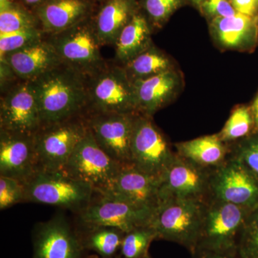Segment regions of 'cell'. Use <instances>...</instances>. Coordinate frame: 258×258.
Masks as SVG:
<instances>
[{"label": "cell", "mask_w": 258, "mask_h": 258, "mask_svg": "<svg viewBox=\"0 0 258 258\" xmlns=\"http://www.w3.org/2000/svg\"><path fill=\"white\" fill-rule=\"evenodd\" d=\"M30 82L42 125L87 114V78L63 62Z\"/></svg>", "instance_id": "obj_1"}, {"label": "cell", "mask_w": 258, "mask_h": 258, "mask_svg": "<svg viewBox=\"0 0 258 258\" xmlns=\"http://www.w3.org/2000/svg\"><path fill=\"white\" fill-rule=\"evenodd\" d=\"M205 200L169 198L154 210L149 225L157 240L175 242L192 254L198 248Z\"/></svg>", "instance_id": "obj_2"}, {"label": "cell", "mask_w": 258, "mask_h": 258, "mask_svg": "<svg viewBox=\"0 0 258 258\" xmlns=\"http://www.w3.org/2000/svg\"><path fill=\"white\" fill-rule=\"evenodd\" d=\"M25 203L44 204L81 213L92 201L94 188L63 171H38L25 183Z\"/></svg>", "instance_id": "obj_3"}, {"label": "cell", "mask_w": 258, "mask_h": 258, "mask_svg": "<svg viewBox=\"0 0 258 258\" xmlns=\"http://www.w3.org/2000/svg\"><path fill=\"white\" fill-rule=\"evenodd\" d=\"M252 212L212 198L205 203L197 250L237 254L241 233Z\"/></svg>", "instance_id": "obj_4"}, {"label": "cell", "mask_w": 258, "mask_h": 258, "mask_svg": "<svg viewBox=\"0 0 258 258\" xmlns=\"http://www.w3.org/2000/svg\"><path fill=\"white\" fill-rule=\"evenodd\" d=\"M88 113L137 114L133 83L123 66L107 62L87 79Z\"/></svg>", "instance_id": "obj_5"}, {"label": "cell", "mask_w": 258, "mask_h": 258, "mask_svg": "<svg viewBox=\"0 0 258 258\" xmlns=\"http://www.w3.org/2000/svg\"><path fill=\"white\" fill-rule=\"evenodd\" d=\"M46 39L62 62L87 79L107 63L101 55L94 24L87 19L64 31L49 35Z\"/></svg>", "instance_id": "obj_6"}, {"label": "cell", "mask_w": 258, "mask_h": 258, "mask_svg": "<svg viewBox=\"0 0 258 258\" xmlns=\"http://www.w3.org/2000/svg\"><path fill=\"white\" fill-rule=\"evenodd\" d=\"M86 115L42 125L34 134L38 171H62L75 148L87 133Z\"/></svg>", "instance_id": "obj_7"}, {"label": "cell", "mask_w": 258, "mask_h": 258, "mask_svg": "<svg viewBox=\"0 0 258 258\" xmlns=\"http://www.w3.org/2000/svg\"><path fill=\"white\" fill-rule=\"evenodd\" d=\"M176 153L152 117L138 113L134 118L132 142V165L160 180Z\"/></svg>", "instance_id": "obj_8"}, {"label": "cell", "mask_w": 258, "mask_h": 258, "mask_svg": "<svg viewBox=\"0 0 258 258\" xmlns=\"http://www.w3.org/2000/svg\"><path fill=\"white\" fill-rule=\"evenodd\" d=\"M123 166L98 146L88 128L62 171L73 179L91 184L96 192H101L111 184Z\"/></svg>", "instance_id": "obj_9"}, {"label": "cell", "mask_w": 258, "mask_h": 258, "mask_svg": "<svg viewBox=\"0 0 258 258\" xmlns=\"http://www.w3.org/2000/svg\"><path fill=\"white\" fill-rule=\"evenodd\" d=\"M32 258H87L79 232L64 214L37 222L31 234Z\"/></svg>", "instance_id": "obj_10"}, {"label": "cell", "mask_w": 258, "mask_h": 258, "mask_svg": "<svg viewBox=\"0 0 258 258\" xmlns=\"http://www.w3.org/2000/svg\"><path fill=\"white\" fill-rule=\"evenodd\" d=\"M210 195L212 198L248 209L258 208V180L232 156L212 170Z\"/></svg>", "instance_id": "obj_11"}, {"label": "cell", "mask_w": 258, "mask_h": 258, "mask_svg": "<svg viewBox=\"0 0 258 258\" xmlns=\"http://www.w3.org/2000/svg\"><path fill=\"white\" fill-rule=\"evenodd\" d=\"M136 115L108 113L86 115L88 128L97 144L121 165H132V142Z\"/></svg>", "instance_id": "obj_12"}, {"label": "cell", "mask_w": 258, "mask_h": 258, "mask_svg": "<svg viewBox=\"0 0 258 258\" xmlns=\"http://www.w3.org/2000/svg\"><path fill=\"white\" fill-rule=\"evenodd\" d=\"M42 126L38 104L30 81L19 80L7 87L0 100V129L35 134Z\"/></svg>", "instance_id": "obj_13"}, {"label": "cell", "mask_w": 258, "mask_h": 258, "mask_svg": "<svg viewBox=\"0 0 258 258\" xmlns=\"http://www.w3.org/2000/svg\"><path fill=\"white\" fill-rule=\"evenodd\" d=\"M154 210L96 192L87 208L76 215L79 225L107 226L127 232L135 227L149 225Z\"/></svg>", "instance_id": "obj_14"}, {"label": "cell", "mask_w": 258, "mask_h": 258, "mask_svg": "<svg viewBox=\"0 0 258 258\" xmlns=\"http://www.w3.org/2000/svg\"><path fill=\"white\" fill-rule=\"evenodd\" d=\"M212 171L176 154L161 179V202L169 198L205 200Z\"/></svg>", "instance_id": "obj_15"}, {"label": "cell", "mask_w": 258, "mask_h": 258, "mask_svg": "<svg viewBox=\"0 0 258 258\" xmlns=\"http://www.w3.org/2000/svg\"><path fill=\"white\" fill-rule=\"evenodd\" d=\"M161 181L133 165L122 166L111 184L101 192L141 208L156 210L161 203Z\"/></svg>", "instance_id": "obj_16"}, {"label": "cell", "mask_w": 258, "mask_h": 258, "mask_svg": "<svg viewBox=\"0 0 258 258\" xmlns=\"http://www.w3.org/2000/svg\"><path fill=\"white\" fill-rule=\"evenodd\" d=\"M38 170L34 134L0 129V176L25 183Z\"/></svg>", "instance_id": "obj_17"}, {"label": "cell", "mask_w": 258, "mask_h": 258, "mask_svg": "<svg viewBox=\"0 0 258 258\" xmlns=\"http://www.w3.org/2000/svg\"><path fill=\"white\" fill-rule=\"evenodd\" d=\"M139 113L152 117L171 103L181 91V74L175 69L133 83Z\"/></svg>", "instance_id": "obj_18"}, {"label": "cell", "mask_w": 258, "mask_h": 258, "mask_svg": "<svg viewBox=\"0 0 258 258\" xmlns=\"http://www.w3.org/2000/svg\"><path fill=\"white\" fill-rule=\"evenodd\" d=\"M19 80L32 81L62 62L46 38L1 57Z\"/></svg>", "instance_id": "obj_19"}, {"label": "cell", "mask_w": 258, "mask_h": 258, "mask_svg": "<svg viewBox=\"0 0 258 258\" xmlns=\"http://www.w3.org/2000/svg\"><path fill=\"white\" fill-rule=\"evenodd\" d=\"M89 5L85 0H50L37 12L45 35L64 31L88 18Z\"/></svg>", "instance_id": "obj_20"}, {"label": "cell", "mask_w": 258, "mask_h": 258, "mask_svg": "<svg viewBox=\"0 0 258 258\" xmlns=\"http://www.w3.org/2000/svg\"><path fill=\"white\" fill-rule=\"evenodd\" d=\"M175 147L180 157L209 170L221 166L230 154L229 144L224 142L218 134L179 142Z\"/></svg>", "instance_id": "obj_21"}, {"label": "cell", "mask_w": 258, "mask_h": 258, "mask_svg": "<svg viewBox=\"0 0 258 258\" xmlns=\"http://www.w3.org/2000/svg\"><path fill=\"white\" fill-rule=\"evenodd\" d=\"M210 30L217 45L230 50H241L257 35L255 18L237 13L228 18L212 19Z\"/></svg>", "instance_id": "obj_22"}, {"label": "cell", "mask_w": 258, "mask_h": 258, "mask_svg": "<svg viewBox=\"0 0 258 258\" xmlns=\"http://www.w3.org/2000/svg\"><path fill=\"white\" fill-rule=\"evenodd\" d=\"M136 13L134 0H108L93 23L101 46H113L120 32Z\"/></svg>", "instance_id": "obj_23"}, {"label": "cell", "mask_w": 258, "mask_h": 258, "mask_svg": "<svg viewBox=\"0 0 258 258\" xmlns=\"http://www.w3.org/2000/svg\"><path fill=\"white\" fill-rule=\"evenodd\" d=\"M152 45L150 27L147 19L136 13L120 32L113 45L115 60L123 66Z\"/></svg>", "instance_id": "obj_24"}, {"label": "cell", "mask_w": 258, "mask_h": 258, "mask_svg": "<svg viewBox=\"0 0 258 258\" xmlns=\"http://www.w3.org/2000/svg\"><path fill=\"white\" fill-rule=\"evenodd\" d=\"M86 252H93L99 258H118L125 232L107 226L76 227Z\"/></svg>", "instance_id": "obj_25"}, {"label": "cell", "mask_w": 258, "mask_h": 258, "mask_svg": "<svg viewBox=\"0 0 258 258\" xmlns=\"http://www.w3.org/2000/svg\"><path fill=\"white\" fill-rule=\"evenodd\" d=\"M122 66L132 83L174 69L170 58L153 45Z\"/></svg>", "instance_id": "obj_26"}, {"label": "cell", "mask_w": 258, "mask_h": 258, "mask_svg": "<svg viewBox=\"0 0 258 258\" xmlns=\"http://www.w3.org/2000/svg\"><path fill=\"white\" fill-rule=\"evenodd\" d=\"M157 234L150 225L135 227L125 232L120 244L118 258H145Z\"/></svg>", "instance_id": "obj_27"}, {"label": "cell", "mask_w": 258, "mask_h": 258, "mask_svg": "<svg viewBox=\"0 0 258 258\" xmlns=\"http://www.w3.org/2000/svg\"><path fill=\"white\" fill-rule=\"evenodd\" d=\"M254 126L253 115L251 108L239 106L232 111L221 132L220 139L229 144L247 138Z\"/></svg>", "instance_id": "obj_28"}, {"label": "cell", "mask_w": 258, "mask_h": 258, "mask_svg": "<svg viewBox=\"0 0 258 258\" xmlns=\"http://www.w3.org/2000/svg\"><path fill=\"white\" fill-rule=\"evenodd\" d=\"M41 28L25 29L10 33L0 35V56L15 52L32 44L40 41L44 37Z\"/></svg>", "instance_id": "obj_29"}, {"label": "cell", "mask_w": 258, "mask_h": 258, "mask_svg": "<svg viewBox=\"0 0 258 258\" xmlns=\"http://www.w3.org/2000/svg\"><path fill=\"white\" fill-rule=\"evenodd\" d=\"M237 254L241 258H258V208L251 212L245 222Z\"/></svg>", "instance_id": "obj_30"}, {"label": "cell", "mask_w": 258, "mask_h": 258, "mask_svg": "<svg viewBox=\"0 0 258 258\" xmlns=\"http://www.w3.org/2000/svg\"><path fill=\"white\" fill-rule=\"evenodd\" d=\"M37 28V21L30 13L16 6L0 12V35Z\"/></svg>", "instance_id": "obj_31"}, {"label": "cell", "mask_w": 258, "mask_h": 258, "mask_svg": "<svg viewBox=\"0 0 258 258\" xmlns=\"http://www.w3.org/2000/svg\"><path fill=\"white\" fill-rule=\"evenodd\" d=\"M25 184L20 180L0 176V210H7L17 205L25 203Z\"/></svg>", "instance_id": "obj_32"}, {"label": "cell", "mask_w": 258, "mask_h": 258, "mask_svg": "<svg viewBox=\"0 0 258 258\" xmlns=\"http://www.w3.org/2000/svg\"><path fill=\"white\" fill-rule=\"evenodd\" d=\"M258 180V135L241 141L231 154Z\"/></svg>", "instance_id": "obj_33"}, {"label": "cell", "mask_w": 258, "mask_h": 258, "mask_svg": "<svg viewBox=\"0 0 258 258\" xmlns=\"http://www.w3.org/2000/svg\"><path fill=\"white\" fill-rule=\"evenodd\" d=\"M182 0H144V8L154 24L161 25L181 5Z\"/></svg>", "instance_id": "obj_34"}, {"label": "cell", "mask_w": 258, "mask_h": 258, "mask_svg": "<svg viewBox=\"0 0 258 258\" xmlns=\"http://www.w3.org/2000/svg\"><path fill=\"white\" fill-rule=\"evenodd\" d=\"M200 7L203 13L212 19L228 18L237 13L230 0H205Z\"/></svg>", "instance_id": "obj_35"}, {"label": "cell", "mask_w": 258, "mask_h": 258, "mask_svg": "<svg viewBox=\"0 0 258 258\" xmlns=\"http://www.w3.org/2000/svg\"><path fill=\"white\" fill-rule=\"evenodd\" d=\"M237 13L255 18L258 13V0H230Z\"/></svg>", "instance_id": "obj_36"}, {"label": "cell", "mask_w": 258, "mask_h": 258, "mask_svg": "<svg viewBox=\"0 0 258 258\" xmlns=\"http://www.w3.org/2000/svg\"><path fill=\"white\" fill-rule=\"evenodd\" d=\"M191 258H241L238 254L221 253L208 250H196Z\"/></svg>", "instance_id": "obj_37"}, {"label": "cell", "mask_w": 258, "mask_h": 258, "mask_svg": "<svg viewBox=\"0 0 258 258\" xmlns=\"http://www.w3.org/2000/svg\"><path fill=\"white\" fill-rule=\"evenodd\" d=\"M251 110H252V115H253L254 127L258 131V97L254 100Z\"/></svg>", "instance_id": "obj_38"}, {"label": "cell", "mask_w": 258, "mask_h": 258, "mask_svg": "<svg viewBox=\"0 0 258 258\" xmlns=\"http://www.w3.org/2000/svg\"><path fill=\"white\" fill-rule=\"evenodd\" d=\"M14 6L13 0H0V12L5 11Z\"/></svg>", "instance_id": "obj_39"}, {"label": "cell", "mask_w": 258, "mask_h": 258, "mask_svg": "<svg viewBox=\"0 0 258 258\" xmlns=\"http://www.w3.org/2000/svg\"><path fill=\"white\" fill-rule=\"evenodd\" d=\"M23 1L29 5H35L41 3L42 0H23Z\"/></svg>", "instance_id": "obj_40"}, {"label": "cell", "mask_w": 258, "mask_h": 258, "mask_svg": "<svg viewBox=\"0 0 258 258\" xmlns=\"http://www.w3.org/2000/svg\"><path fill=\"white\" fill-rule=\"evenodd\" d=\"M205 0H191L193 3H195V5H198L199 6H200Z\"/></svg>", "instance_id": "obj_41"}, {"label": "cell", "mask_w": 258, "mask_h": 258, "mask_svg": "<svg viewBox=\"0 0 258 258\" xmlns=\"http://www.w3.org/2000/svg\"><path fill=\"white\" fill-rule=\"evenodd\" d=\"M255 21H256V26H257V33L258 36V13L257 15V17H255Z\"/></svg>", "instance_id": "obj_42"}, {"label": "cell", "mask_w": 258, "mask_h": 258, "mask_svg": "<svg viewBox=\"0 0 258 258\" xmlns=\"http://www.w3.org/2000/svg\"><path fill=\"white\" fill-rule=\"evenodd\" d=\"M145 258H152V257H151L150 254H149V255H148L147 257H145Z\"/></svg>", "instance_id": "obj_43"}, {"label": "cell", "mask_w": 258, "mask_h": 258, "mask_svg": "<svg viewBox=\"0 0 258 258\" xmlns=\"http://www.w3.org/2000/svg\"><path fill=\"white\" fill-rule=\"evenodd\" d=\"M87 258H99L98 257H97V256H96V257H90L89 256H88V257Z\"/></svg>", "instance_id": "obj_44"}]
</instances>
